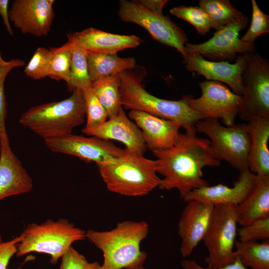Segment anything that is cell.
<instances>
[{"instance_id": "40", "label": "cell", "mask_w": 269, "mask_h": 269, "mask_svg": "<svg viewBox=\"0 0 269 269\" xmlns=\"http://www.w3.org/2000/svg\"><path fill=\"white\" fill-rule=\"evenodd\" d=\"M139 1L149 9L158 13H162V9L167 3L166 0H141Z\"/></svg>"}, {"instance_id": "11", "label": "cell", "mask_w": 269, "mask_h": 269, "mask_svg": "<svg viewBox=\"0 0 269 269\" xmlns=\"http://www.w3.org/2000/svg\"><path fill=\"white\" fill-rule=\"evenodd\" d=\"M201 96L194 98L184 95L182 99L194 112L205 119H221L227 126L235 124L242 96L220 82L206 81L199 83Z\"/></svg>"}, {"instance_id": "12", "label": "cell", "mask_w": 269, "mask_h": 269, "mask_svg": "<svg viewBox=\"0 0 269 269\" xmlns=\"http://www.w3.org/2000/svg\"><path fill=\"white\" fill-rule=\"evenodd\" d=\"M248 18H242L230 23L216 31L212 37L199 44L187 42L184 46L185 54L200 55L213 60H233L237 54L255 51L254 43L242 42L240 32L247 26Z\"/></svg>"}, {"instance_id": "26", "label": "cell", "mask_w": 269, "mask_h": 269, "mask_svg": "<svg viewBox=\"0 0 269 269\" xmlns=\"http://www.w3.org/2000/svg\"><path fill=\"white\" fill-rule=\"evenodd\" d=\"M235 252L241 263L251 269H269V242L236 241Z\"/></svg>"}, {"instance_id": "21", "label": "cell", "mask_w": 269, "mask_h": 269, "mask_svg": "<svg viewBox=\"0 0 269 269\" xmlns=\"http://www.w3.org/2000/svg\"><path fill=\"white\" fill-rule=\"evenodd\" d=\"M72 41L86 51L117 53L125 49L138 46L142 40L134 35L114 34L89 27L67 34Z\"/></svg>"}, {"instance_id": "20", "label": "cell", "mask_w": 269, "mask_h": 269, "mask_svg": "<svg viewBox=\"0 0 269 269\" xmlns=\"http://www.w3.org/2000/svg\"><path fill=\"white\" fill-rule=\"evenodd\" d=\"M129 116L140 130L146 148L151 151L170 148L178 138L181 127L173 121L140 111L131 110Z\"/></svg>"}, {"instance_id": "9", "label": "cell", "mask_w": 269, "mask_h": 269, "mask_svg": "<svg viewBox=\"0 0 269 269\" xmlns=\"http://www.w3.org/2000/svg\"><path fill=\"white\" fill-rule=\"evenodd\" d=\"M237 206H214L203 239L208 252V256L205 259L208 269H218L233 263L236 259L234 248L238 224Z\"/></svg>"}, {"instance_id": "28", "label": "cell", "mask_w": 269, "mask_h": 269, "mask_svg": "<svg viewBox=\"0 0 269 269\" xmlns=\"http://www.w3.org/2000/svg\"><path fill=\"white\" fill-rule=\"evenodd\" d=\"M67 85L71 92L76 89L83 90L92 85L88 72L86 51L75 43L72 51L70 77Z\"/></svg>"}, {"instance_id": "36", "label": "cell", "mask_w": 269, "mask_h": 269, "mask_svg": "<svg viewBox=\"0 0 269 269\" xmlns=\"http://www.w3.org/2000/svg\"><path fill=\"white\" fill-rule=\"evenodd\" d=\"M60 269H84L86 258L71 247L62 256Z\"/></svg>"}, {"instance_id": "14", "label": "cell", "mask_w": 269, "mask_h": 269, "mask_svg": "<svg viewBox=\"0 0 269 269\" xmlns=\"http://www.w3.org/2000/svg\"><path fill=\"white\" fill-rule=\"evenodd\" d=\"M53 0H14L8 11L9 20L23 34L47 36L55 13Z\"/></svg>"}, {"instance_id": "25", "label": "cell", "mask_w": 269, "mask_h": 269, "mask_svg": "<svg viewBox=\"0 0 269 269\" xmlns=\"http://www.w3.org/2000/svg\"><path fill=\"white\" fill-rule=\"evenodd\" d=\"M120 73L93 82L91 87L106 109L108 118L117 115L123 106L120 94Z\"/></svg>"}, {"instance_id": "23", "label": "cell", "mask_w": 269, "mask_h": 269, "mask_svg": "<svg viewBox=\"0 0 269 269\" xmlns=\"http://www.w3.org/2000/svg\"><path fill=\"white\" fill-rule=\"evenodd\" d=\"M268 217H269V176H257L249 193L237 206V222L243 226Z\"/></svg>"}, {"instance_id": "4", "label": "cell", "mask_w": 269, "mask_h": 269, "mask_svg": "<svg viewBox=\"0 0 269 269\" xmlns=\"http://www.w3.org/2000/svg\"><path fill=\"white\" fill-rule=\"evenodd\" d=\"M131 70L120 73V94L121 103L126 109L140 111L173 121L185 131H194L196 124L205 119L193 111L181 98L172 101L156 97L146 91L141 81L142 73Z\"/></svg>"}, {"instance_id": "1", "label": "cell", "mask_w": 269, "mask_h": 269, "mask_svg": "<svg viewBox=\"0 0 269 269\" xmlns=\"http://www.w3.org/2000/svg\"><path fill=\"white\" fill-rule=\"evenodd\" d=\"M196 132L180 133L172 147L152 151L156 158L157 173L163 177L158 187L176 189L182 199L195 189L209 185L203 178L204 167L221 164L211 149L209 140L197 136Z\"/></svg>"}, {"instance_id": "24", "label": "cell", "mask_w": 269, "mask_h": 269, "mask_svg": "<svg viewBox=\"0 0 269 269\" xmlns=\"http://www.w3.org/2000/svg\"><path fill=\"white\" fill-rule=\"evenodd\" d=\"M88 72L92 83L99 79L134 69L133 57L122 58L117 53L86 51Z\"/></svg>"}, {"instance_id": "41", "label": "cell", "mask_w": 269, "mask_h": 269, "mask_svg": "<svg viewBox=\"0 0 269 269\" xmlns=\"http://www.w3.org/2000/svg\"><path fill=\"white\" fill-rule=\"evenodd\" d=\"M84 269H102L101 265L98 262L88 263Z\"/></svg>"}, {"instance_id": "22", "label": "cell", "mask_w": 269, "mask_h": 269, "mask_svg": "<svg viewBox=\"0 0 269 269\" xmlns=\"http://www.w3.org/2000/svg\"><path fill=\"white\" fill-rule=\"evenodd\" d=\"M250 136L249 170L258 176H269V118L248 122Z\"/></svg>"}, {"instance_id": "29", "label": "cell", "mask_w": 269, "mask_h": 269, "mask_svg": "<svg viewBox=\"0 0 269 269\" xmlns=\"http://www.w3.org/2000/svg\"><path fill=\"white\" fill-rule=\"evenodd\" d=\"M74 43L68 40L58 47H52L48 77L57 81L69 80L70 66Z\"/></svg>"}, {"instance_id": "18", "label": "cell", "mask_w": 269, "mask_h": 269, "mask_svg": "<svg viewBox=\"0 0 269 269\" xmlns=\"http://www.w3.org/2000/svg\"><path fill=\"white\" fill-rule=\"evenodd\" d=\"M33 187L32 180L12 151L7 134L0 136V200L26 193Z\"/></svg>"}, {"instance_id": "8", "label": "cell", "mask_w": 269, "mask_h": 269, "mask_svg": "<svg viewBox=\"0 0 269 269\" xmlns=\"http://www.w3.org/2000/svg\"><path fill=\"white\" fill-rule=\"evenodd\" d=\"M244 87L238 116L248 122L269 118V62L254 52L244 53Z\"/></svg>"}, {"instance_id": "39", "label": "cell", "mask_w": 269, "mask_h": 269, "mask_svg": "<svg viewBox=\"0 0 269 269\" xmlns=\"http://www.w3.org/2000/svg\"><path fill=\"white\" fill-rule=\"evenodd\" d=\"M8 0H0V14L2 18L6 31L10 35H12L13 33L10 24L8 11Z\"/></svg>"}, {"instance_id": "16", "label": "cell", "mask_w": 269, "mask_h": 269, "mask_svg": "<svg viewBox=\"0 0 269 269\" xmlns=\"http://www.w3.org/2000/svg\"><path fill=\"white\" fill-rule=\"evenodd\" d=\"M178 223L181 238L180 252L186 258L191 255L203 239L212 214L214 206L195 200L186 202Z\"/></svg>"}, {"instance_id": "35", "label": "cell", "mask_w": 269, "mask_h": 269, "mask_svg": "<svg viewBox=\"0 0 269 269\" xmlns=\"http://www.w3.org/2000/svg\"><path fill=\"white\" fill-rule=\"evenodd\" d=\"M239 241H257L269 239V217L256 220L238 230Z\"/></svg>"}, {"instance_id": "2", "label": "cell", "mask_w": 269, "mask_h": 269, "mask_svg": "<svg viewBox=\"0 0 269 269\" xmlns=\"http://www.w3.org/2000/svg\"><path fill=\"white\" fill-rule=\"evenodd\" d=\"M149 226L144 221H125L105 231L89 230L85 238L103 253L102 269H138L143 267L146 253L140 244L147 236Z\"/></svg>"}, {"instance_id": "34", "label": "cell", "mask_w": 269, "mask_h": 269, "mask_svg": "<svg viewBox=\"0 0 269 269\" xmlns=\"http://www.w3.org/2000/svg\"><path fill=\"white\" fill-rule=\"evenodd\" d=\"M251 23L248 31L240 39L244 43L253 44L258 37L269 32V15L260 9L255 0H251Z\"/></svg>"}, {"instance_id": "10", "label": "cell", "mask_w": 269, "mask_h": 269, "mask_svg": "<svg viewBox=\"0 0 269 269\" xmlns=\"http://www.w3.org/2000/svg\"><path fill=\"white\" fill-rule=\"evenodd\" d=\"M119 5L118 15L123 21L143 27L156 41L174 48L183 57L186 55L187 37L168 17L149 9L139 0H122Z\"/></svg>"}, {"instance_id": "17", "label": "cell", "mask_w": 269, "mask_h": 269, "mask_svg": "<svg viewBox=\"0 0 269 269\" xmlns=\"http://www.w3.org/2000/svg\"><path fill=\"white\" fill-rule=\"evenodd\" d=\"M82 132L100 139L119 141L132 152L143 154L147 149L140 130L126 116L123 108L100 125L84 128Z\"/></svg>"}, {"instance_id": "43", "label": "cell", "mask_w": 269, "mask_h": 269, "mask_svg": "<svg viewBox=\"0 0 269 269\" xmlns=\"http://www.w3.org/2000/svg\"><path fill=\"white\" fill-rule=\"evenodd\" d=\"M2 241V238L1 236L0 235V243Z\"/></svg>"}, {"instance_id": "6", "label": "cell", "mask_w": 269, "mask_h": 269, "mask_svg": "<svg viewBox=\"0 0 269 269\" xmlns=\"http://www.w3.org/2000/svg\"><path fill=\"white\" fill-rule=\"evenodd\" d=\"M22 233L23 238L17 245V256L31 252L44 253L50 256L52 264L56 263L74 242L86 239V231L66 219L56 221L49 219L40 224L30 223Z\"/></svg>"}, {"instance_id": "32", "label": "cell", "mask_w": 269, "mask_h": 269, "mask_svg": "<svg viewBox=\"0 0 269 269\" xmlns=\"http://www.w3.org/2000/svg\"><path fill=\"white\" fill-rule=\"evenodd\" d=\"M51 52L49 49L38 47L25 67L24 73L29 77L38 80L48 77Z\"/></svg>"}, {"instance_id": "15", "label": "cell", "mask_w": 269, "mask_h": 269, "mask_svg": "<svg viewBox=\"0 0 269 269\" xmlns=\"http://www.w3.org/2000/svg\"><path fill=\"white\" fill-rule=\"evenodd\" d=\"M186 70L203 76L207 81L221 82L228 85L235 94L242 96L244 90L242 73L244 65L243 54L237 55L235 63L212 61L200 55L186 54L183 57Z\"/></svg>"}, {"instance_id": "31", "label": "cell", "mask_w": 269, "mask_h": 269, "mask_svg": "<svg viewBox=\"0 0 269 269\" xmlns=\"http://www.w3.org/2000/svg\"><path fill=\"white\" fill-rule=\"evenodd\" d=\"M82 91L85 106L86 124L84 128H93L106 122L108 119L107 112L102 105L91 86Z\"/></svg>"}, {"instance_id": "27", "label": "cell", "mask_w": 269, "mask_h": 269, "mask_svg": "<svg viewBox=\"0 0 269 269\" xmlns=\"http://www.w3.org/2000/svg\"><path fill=\"white\" fill-rule=\"evenodd\" d=\"M199 5L207 13L216 31L245 15L228 0H200Z\"/></svg>"}, {"instance_id": "13", "label": "cell", "mask_w": 269, "mask_h": 269, "mask_svg": "<svg viewBox=\"0 0 269 269\" xmlns=\"http://www.w3.org/2000/svg\"><path fill=\"white\" fill-rule=\"evenodd\" d=\"M52 151L76 156L86 162L102 164L121 156L125 149L117 147L109 140L95 137L69 134L44 140Z\"/></svg>"}, {"instance_id": "33", "label": "cell", "mask_w": 269, "mask_h": 269, "mask_svg": "<svg viewBox=\"0 0 269 269\" xmlns=\"http://www.w3.org/2000/svg\"><path fill=\"white\" fill-rule=\"evenodd\" d=\"M24 65V61L19 59L5 61L0 53V136L7 134L5 127L6 102L4 88L6 77L13 69Z\"/></svg>"}, {"instance_id": "38", "label": "cell", "mask_w": 269, "mask_h": 269, "mask_svg": "<svg viewBox=\"0 0 269 269\" xmlns=\"http://www.w3.org/2000/svg\"><path fill=\"white\" fill-rule=\"evenodd\" d=\"M181 265L183 269H209L203 267L196 261L193 260H184L182 261ZM217 269H250L243 265L238 257L232 263Z\"/></svg>"}, {"instance_id": "3", "label": "cell", "mask_w": 269, "mask_h": 269, "mask_svg": "<svg viewBox=\"0 0 269 269\" xmlns=\"http://www.w3.org/2000/svg\"><path fill=\"white\" fill-rule=\"evenodd\" d=\"M99 173L111 192L129 197L146 195L158 187L156 160L129 151L112 161L97 164Z\"/></svg>"}, {"instance_id": "5", "label": "cell", "mask_w": 269, "mask_h": 269, "mask_svg": "<svg viewBox=\"0 0 269 269\" xmlns=\"http://www.w3.org/2000/svg\"><path fill=\"white\" fill-rule=\"evenodd\" d=\"M85 116L83 92L76 89L63 100L31 107L21 115L19 122L46 140L71 134L84 122Z\"/></svg>"}, {"instance_id": "37", "label": "cell", "mask_w": 269, "mask_h": 269, "mask_svg": "<svg viewBox=\"0 0 269 269\" xmlns=\"http://www.w3.org/2000/svg\"><path fill=\"white\" fill-rule=\"evenodd\" d=\"M22 238V233L10 241L0 243V269H7L10 259L16 253L17 245Z\"/></svg>"}, {"instance_id": "42", "label": "cell", "mask_w": 269, "mask_h": 269, "mask_svg": "<svg viewBox=\"0 0 269 269\" xmlns=\"http://www.w3.org/2000/svg\"><path fill=\"white\" fill-rule=\"evenodd\" d=\"M138 269H147L144 268L143 266V267H141L138 268Z\"/></svg>"}, {"instance_id": "30", "label": "cell", "mask_w": 269, "mask_h": 269, "mask_svg": "<svg viewBox=\"0 0 269 269\" xmlns=\"http://www.w3.org/2000/svg\"><path fill=\"white\" fill-rule=\"evenodd\" d=\"M170 13L192 24L201 35H204L212 28V23L207 13L200 6L180 5L174 7Z\"/></svg>"}, {"instance_id": "7", "label": "cell", "mask_w": 269, "mask_h": 269, "mask_svg": "<svg viewBox=\"0 0 269 269\" xmlns=\"http://www.w3.org/2000/svg\"><path fill=\"white\" fill-rule=\"evenodd\" d=\"M195 127L196 132L209 138L217 159L227 161L240 172L249 169L250 141L247 124L223 126L218 120L209 118L199 121Z\"/></svg>"}, {"instance_id": "19", "label": "cell", "mask_w": 269, "mask_h": 269, "mask_svg": "<svg viewBox=\"0 0 269 269\" xmlns=\"http://www.w3.org/2000/svg\"><path fill=\"white\" fill-rule=\"evenodd\" d=\"M257 175L249 169L240 172L237 180L232 187L218 184L195 189L186 195L185 202L195 200L211 204L238 205L246 198L252 188Z\"/></svg>"}]
</instances>
